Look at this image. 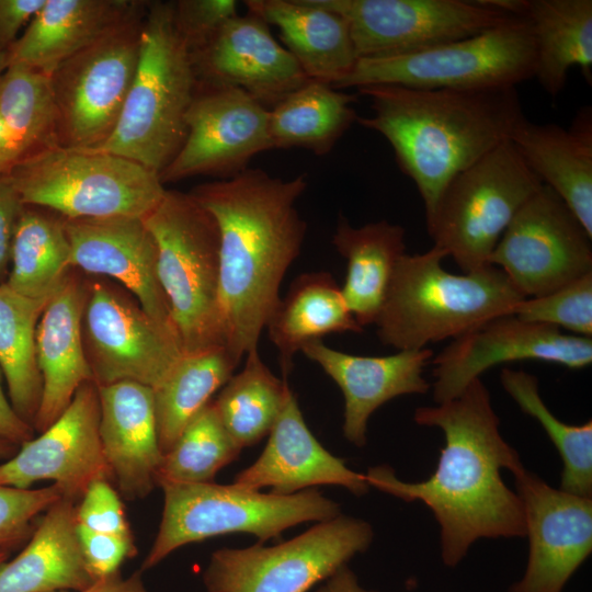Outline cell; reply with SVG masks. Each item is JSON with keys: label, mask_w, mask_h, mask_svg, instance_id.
<instances>
[{"label": "cell", "mask_w": 592, "mask_h": 592, "mask_svg": "<svg viewBox=\"0 0 592 592\" xmlns=\"http://www.w3.org/2000/svg\"><path fill=\"white\" fill-rule=\"evenodd\" d=\"M413 420L444 433L435 470L425 480L408 482L387 465L374 466L364 474L369 487L432 511L447 567L457 566L480 538L525 537L522 501L501 477L502 469L513 473L523 464L500 433L482 380H473L453 399L417 408Z\"/></svg>", "instance_id": "1"}, {"label": "cell", "mask_w": 592, "mask_h": 592, "mask_svg": "<svg viewBox=\"0 0 592 592\" xmlns=\"http://www.w3.org/2000/svg\"><path fill=\"white\" fill-rule=\"evenodd\" d=\"M307 186L306 173L286 180L247 168L190 192L218 225L226 348L238 363L258 349L282 280L300 252L307 224L296 203Z\"/></svg>", "instance_id": "2"}, {"label": "cell", "mask_w": 592, "mask_h": 592, "mask_svg": "<svg viewBox=\"0 0 592 592\" xmlns=\"http://www.w3.org/2000/svg\"><path fill=\"white\" fill-rule=\"evenodd\" d=\"M369 99L363 127L391 146L400 170L415 184L425 218L448 183L509 139L524 116L516 87L420 89L373 84L357 89Z\"/></svg>", "instance_id": "3"}, {"label": "cell", "mask_w": 592, "mask_h": 592, "mask_svg": "<svg viewBox=\"0 0 592 592\" xmlns=\"http://www.w3.org/2000/svg\"><path fill=\"white\" fill-rule=\"evenodd\" d=\"M446 257L432 247L400 258L374 322L384 344L421 350L455 339L489 319L513 314L525 298L499 267L490 264L453 274L442 265Z\"/></svg>", "instance_id": "4"}, {"label": "cell", "mask_w": 592, "mask_h": 592, "mask_svg": "<svg viewBox=\"0 0 592 592\" xmlns=\"http://www.w3.org/2000/svg\"><path fill=\"white\" fill-rule=\"evenodd\" d=\"M198 80L190 47L179 33L173 2L147 7L136 73L118 122L100 150L160 174L186 137V113Z\"/></svg>", "instance_id": "5"}, {"label": "cell", "mask_w": 592, "mask_h": 592, "mask_svg": "<svg viewBox=\"0 0 592 592\" xmlns=\"http://www.w3.org/2000/svg\"><path fill=\"white\" fill-rule=\"evenodd\" d=\"M143 219L157 243L159 281L183 354L226 346L215 218L190 193L167 190Z\"/></svg>", "instance_id": "6"}, {"label": "cell", "mask_w": 592, "mask_h": 592, "mask_svg": "<svg viewBox=\"0 0 592 592\" xmlns=\"http://www.w3.org/2000/svg\"><path fill=\"white\" fill-rule=\"evenodd\" d=\"M24 205L64 218H144L163 198L157 172L127 158L93 149L54 146L7 174Z\"/></svg>", "instance_id": "7"}, {"label": "cell", "mask_w": 592, "mask_h": 592, "mask_svg": "<svg viewBox=\"0 0 592 592\" xmlns=\"http://www.w3.org/2000/svg\"><path fill=\"white\" fill-rule=\"evenodd\" d=\"M160 487L164 497L162 517L141 571L157 566L186 544L232 533L253 534L263 544L297 524L325 522L341 514L337 502L312 488L278 496L234 483H163Z\"/></svg>", "instance_id": "8"}, {"label": "cell", "mask_w": 592, "mask_h": 592, "mask_svg": "<svg viewBox=\"0 0 592 592\" xmlns=\"http://www.w3.org/2000/svg\"><path fill=\"white\" fill-rule=\"evenodd\" d=\"M542 185L511 141L501 143L445 187L425 218L433 247L464 273L490 265L514 215Z\"/></svg>", "instance_id": "9"}, {"label": "cell", "mask_w": 592, "mask_h": 592, "mask_svg": "<svg viewBox=\"0 0 592 592\" xmlns=\"http://www.w3.org/2000/svg\"><path fill=\"white\" fill-rule=\"evenodd\" d=\"M535 42L525 16L476 35L420 52L357 59L332 87L373 84L420 89H479L512 86L534 78Z\"/></svg>", "instance_id": "10"}, {"label": "cell", "mask_w": 592, "mask_h": 592, "mask_svg": "<svg viewBox=\"0 0 592 592\" xmlns=\"http://www.w3.org/2000/svg\"><path fill=\"white\" fill-rule=\"evenodd\" d=\"M362 519L338 515L274 546L215 550L203 574L207 592H307L371 546Z\"/></svg>", "instance_id": "11"}, {"label": "cell", "mask_w": 592, "mask_h": 592, "mask_svg": "<svg viewBox=\"0 0 592 592\" xmlns=\"http://www.w3.org/2000/svg\"><path fill=\"white\" fill-rule=\"evenodd\" d=\"M145 14L81 49L48 75L58 146L96 149L113 133L136 73Z\"/></svg>", "instance_id": "12"}, {"label": "cell", "mask_w": 592, "mask_h": 592, "mask_svg": "<svg viewBox=\"0 0 592 592\" xmlns=\"http://www.w3.org/2000/svg\"><path fill=\"white\" fill-rule=\"evenodd\" d=\"M348 22L357 58L420 52L519 16L490 0H316Z\"/></svg>", "instance_id": "13"}, {"label": "cell", "mask_w": 592, "mask_h": 592, "mask_svg": "<svg viewBox=\"0 0 592 592\" xmlns=\"http://www.w3.org/2000/svg\"><path fill=\"white\" fill-rule=\"evenodd\" d=\"M82 339L98 386L132 380L153 389L183 355L173 333L130 293L104 278H88Z\"/></svg>", "instance_id": "14"}, {"label": "cell", "mask_w": 592, "mask_h": 592, "mask_svg": "<svg viewBox=\"0 0 592 592\" xmlns=\"http://www.w3.org/2000/svg\"><path fill=\"white\" fill-rule=\"evenodd\" d=\"M590 236L546 185L517 210L496 246L490 264L525 298L538 297L592 272Z\"/></svg>", "instance_id": "15"}, {"label": "cell", "mask_w": 592, "mask_h": 592, "mask_svg": "<svg viewBox=\"0 0 592 592\" xmlns=\"http://www.w3.org/2000/svg\"><path fill=\"white\" fill-rule=\"evenodd\" d=\"M185 123L182 147L159 174L162 183L198 174L228 179L273 148L269 110L238 88L198 83Z\"/></svg>", "instance_id": "16"}, {"label": "cell", "mask_w": 592, "mask_h": 592, "mask_svg": "<svg viewBox=\"0 0 592 592\" xmlns=\"http://www.w3.org/2000/svg\"><path fill=\"white\" fill-rule=\"evenodd\" d=\"M432 358L433 398L440 403L457 397L473 380L499 364L531 360L569 369L584 368L592 363V339L511 314L489 319L453 339Z\"/></svg>", "instance_id": "17"}, {"label": "cell", "mask_w": 592, "mask_h": 592, "mask_svg": "<svg viewBox=\"0 0 592 592\" xmlns=\"http://www.w3.org/2000/svg\"><path fill=\"white\" fill-rule=\"evenodd\" d=\"M512 474L530 548L508 592H561L592 551V498L553 488L524 466Z\"/></svg>", "instance_id": "18"}, {"label": "cell", "mask_w": 592, "mask_h": 592, "mask_svg": "<svg viewBox=\"0 0 592 592\" xmlns=\"http://www.w3.org/2000/svg\"><path fill=\"white\" fill-rule=\"evenodd\" d=\"M99 425L98 386L87 382L53 424L0 465V485L29 489L48 479L60 487L64 498L78 502L93 481L112 480Z\"/></svg>", "instance_id": "19"}, {"label": "cell", "mask_w": 592, "mask_h": 592, "mask_svg": "<svg viewBox=\"0 0 592 592\" xmlns=\"http://www.w3.org/2000/svg\"><path fill=\"white\" fill-rule=\"evenodd\" d=\"M62 220L71 267L116 280L148 316L178 338L159 281L157 243L144 219L113 216Z\"/></svg>", "instance_id": "20"}, {"label": "cell", "mask_w": 592, "mask_h": 592, "mask_svg": "<svg viewBox=\"0 0 592 592\" xmlns=\"http://www.w3.org/2000/svg\"><path fill=\"white\" fill-rule=\"evenodd\" d=\"M191 55L200 84L241 89L267 110L310 80L269 24L250 12L229 20Z\"/></svg>", "instance_id": "21"}, {"label": "cell", "mask_w": 592, "mask_h": 592, "mask_svg": "<svg viewBox=\"0 0 592 592\" xmlns=\"http://www.w3.org/2000/svg\"><path fill=\"white\" fill-rule=\"evenodd\" d=\"M234 485L254 491L270 487L271 493L278 496L320 485L341 486L355 496H363L371 488L364 474L350 469L318 442L291 389L262 454L236 475Z\"/></svg>", "instance_id": "22"}, {"label": "cell", "mask_w": 592, "mask_h": 592, "mask_svg": "<svg viewBox=\"0 0 592 592\" xmlns=\"http://www.w3.org/2000/svg\"><path fill=\"white\" fill-rule=\"evenodd\" d=\"M332 378L344 397L343 434L357 447L366 444L369 417L389 400L431 388L424 367L433 351L401 350L386 356H361L333 350L321 340L300 350Z\"/></svg>", "instance_id": "23"}, {"label": "cell", "mask_w": 592, "mask_h": 592, "mask_svg": "<svg viewBox=\"0 0 592 592\" xmlns=\"http://www.w3.org/2000/svg\"><path fill=\"white\" fill-rule=\"evenodd\" d=\"M88 278L71 269L50 296L36 327L35 355L43 380L34 430L45 431L71 402L77 389L94 382L82 339Z\"/></svg>", "instance_id": "24"}, {"label": "cell", "mask_w": 592, "mask_h": 592, "mask_svg": "<svg viewBox=\"0 0 592 592\" xmlns=\"http://www.w3.org/2000/svg\"><path fill=\"white\" fill-rule=\"evenodd\" d=\"M98 391L99 433L112 480L126 499H144L157 486L163 458L152 388L122 380L98 386Z\"/></svg>", "instance_id": "25"}, {"label": "cell", "mask_w": 592, "mask_h": 592, "mask_svg": "<svg viewBox=\"0 0 592 592\" xmlns=\"http://www.w3.org/2000/svg\"><path fill=\"white\" fill-rule=\"evenodd\" d=\"M135 0H45L8 52V65L49 75L59 64L123 25L143 16Z\"/></svg>", "instance_id": "26"}, {"label": "cell", "mask_w": 592, "mask_h": 592, "mask_svg": "<svg viewBox=\"0 0 592 592\" xmlns=\"http://www.w3.org/2000/svg\"><path fill=\"white\" fill-rule=\"evenodd\" d=\"M509 140L526 166L592 236V121L580 113L571 127L537 124L524 116Z\"/></svg>", "instance_id": "27"}, {"label": "cell", "mask_w": 592, "mask_h": 592, "mask_svg": "<svg viewBox=\"0 0 592 592\" xmlns=\"http://www.w3.org/2000/svg\"><path fill=\"white\" fill-rule=\"evenodd\" d=\"M248 12L276 26L283 46L310 80L330 86L357 61L348 22L316 0H247Z\"/></svg>", "instance_id": "28"}, {"label": "cell", "mask_w": 592, "mask_h": 592, "mask_svg": "<svg viewBox=\"0 0 592 592\" xmlns=\"http://www.w3.org/2000/svg\"><path fill=\"white\" fill-rule=\"evenodd\" d=\"M76 506L62 497L45 511L25 548L0 563V592L82 591L95 582L81 554Z\"/></svg>", "instance_id": "29"}, {"label": "cell", "mask_w": 592, "mask_h": 592, "mask_svg": "<svg viewBox=\"0 0 592 592\" xmlns=\"http://www.w3.org/2000/svg\"><path fill=\"white\" fill-rule=\"evenodd\" d=\"M406 230L387 220L355 228L340 216L332 237L337 251L346 260L341 292L357 323L375 322L392 274L406 253Z\"/></svg>", "instance_id": "30"}, {"label": "cell", "mask_w": 592, "mask_h": 592, "mask_svg": "<svg viewBox=\"0 0 592 592\" xmlns=\"http://www.w3.org/2000/svg\"><path fill=\"white\" fill-rule=\"evenodd\" d=\"M265 328L278 351L284 378L293 367L294 355L305 344L330 333L363 331L348 308L341 287L323 271L298 275L277 301Z\"/></svg>", "instance_id": "31"}, {"label": "cell", "mask_w": 592, "mask_h": 592, "mask_svg": "<svg viewBox=\"0 0 592 592\" xmlns=\"http://www.w3.org/2000/svg\"><path fill=\"white\" fill-rule=\"evenodd\" d=\"M523 15L528 20L535 42V72L542 88L558 95L568 71L579 67L592 78V1L524 0Z\"/></svg>", "instance_id": "32"}, {"label": "cell", "mask_w": 592, "mask_h": 592, "mask_svg": "<svg viewBox=\"0 0 592 592\" xmlns=\"http://www.w3.org/2000/svg\"><path fill=\"white\" fill-rule=\"evenodd\" d=\"M355 94L309 80L269 110L273 148H304L327 155L356 122Z\"/></svg>", "instance_id": "33"}, {"label": "cell", "mask_w": 592, "mask_h": 592, "mask_svg": "<svg viewBox=\"0 0 592 592\" xmlns=\"http://www.w3.org/2000/svg\"><path fill=\"white\" fill-rule=\"evenodd\" d=\"M239 363L226 346L183 354L152 389L157 432L168 453L190 421L232 376Z\"/></svg>", "instance_id": "34"}, {"label": "cell", "mask_w": 592, "mask_h": 592, "mask_svg": "<svg viewBox=\"0 0 592 592\" xmlns=\"http://www.w3.org/2000/svg\"><path fill=\"white\" fill-rule=\"evenodd\" d=\"M71 269L62 217L24 205L13 234L5 285L27 298L49 299Z\"/></svg>", "instance_id": "35"}, {"label": "cell", "mask_w": 592, "mask_h": 592, "mask_svg": "<svg viewBox=\"0 0 592 592\" xmlns=\"http://www.w3.org/2000/svg\"><path fill=\"white\" fill-rule=\"evenodd\" d=\"M0 121L9 172L27 157L58 146L48 76L25 66L8 65L0 75Z\"/></svg>", "instance_id": "36"}, {"label": "cell", "mask_w": 592, "mask_h": 592, "mask_svg": "<svg viewBox=\"0 0 592 592\" xmlns=\"http://www.w3.org/2000/svg\"><path fill=\"white\" fill-rule=\"evenodd\" d=\"M48 300L27 298L13 292L5 283L0 285V368L13 409L32 426L43 390L35 355V334Z\"/></svg>", "instance_id": "37"}, {"label": "cell", "mask_w": 592, "mask_h": 592, "mask_svg": "<svg viewBox=\"0 0 592 592\" xmlns=\"http://www.w3.org/2000/svg\"><path fill=\"white\" fill-rule=\"evenodd\" d=\"M243 369L224 385L214 401L226 431L242 449L269 435L285 403L289 387L249 351Z\"/></svg>", "instance_id": "38"}, {"label": "cell", "mask_w": 592, "mask_h": 592, "mask_svg": "<svg viewBox=\"0 0 592 592\" xmlns=\"http://www.w3.org/2000/svg\"><path fill=\"white\" fill-rule=\"evenodd\" d=\"M500 382L521 410L539 422L557 448L562 462L559 489L592 498V421L572 425L559 420L542 399L536 376L527 372L504 367Z\"/></svg>", "instance_id": "39"}, {"label": "cell", "mask_w": 592, "mask_h": 592, "mask_svg": "<svg viewBox=\"0 0 592 592\" xmlns=\"http://www.w3.org/2000/svg\"><path fill=\"white\" fill-rule=\"evenodd\" d=\"M240 452L221 423L214 401H209L163 455L156 483L160 487L213 482L217 473L237 459Z\"/></svg>", "instance_id": "40"}, {"label": "cell", "mask_w": 592, "mask_h": 592, "mask_svg": "<svg viewBox=\"0 0 592 592\" xmlns=\"http://www.w3.org/2000/svg\"><path fill=\"white\" fill-rule=\"evenodd\" d=\"M513 315L570 334L592 335V272L538 297L521 300Z\"/></svg>", "instance_id": "41"}, {"label": "cell", "mask_w": 592, "mask_h": 592, "mask_svg": "<svg viewBox=\"0 0 592 592\" xmlns=\"http://www.w3.org/2000/svg\"><path fill=\"white\" fill-rule=\"evenodd\" d=\"M62 497L56 483L35 490L0 485V549L9 551L32 536L35 517Z\"/></svg>", "instance_id": "42"}, {"label": "cell", "mask_w": 592, "mask_h": 592, "mask_svg": "<svg viewBox=\"0 0 592 592\" xmlns=\"http://www.w3.org/2000/svg\"><path fill=\"white\" fill-rule=\"evenodd\" d=\"M175 26L190 50L205 45L229 20L238 15L234 0H180L173 2Z\"/></svg>", "instance_id": "43"}, {"label": "cell", "mask_w": 592, "mask_h": 592, "mask_svg": "<svg viewBox=\"0 0 592 592\" xmlns=\"http://www.w3.org/2000/svg\"><path fill=\"white\" fill-rule=\"evenodd\" d=\"M111 480L93 481L76 506L77 524L93 532L133 536L124 506Z\"/></svg>", "instance_id": "44"}, {"label": "cell", "mask_w": 592, "mask_h": 592, "mask_svg": "<svg viewBox=\"0 0 592 592\" xmlns=\"http://www.w3.org/2000/svg\"><path fill=\"white\" fill-rule=\"evenodd\" d=\"M77 534L87 569L95 581L119 572L122 563L137 554L133 536L93 532L78 524Z\"/></svg>", "instance_id": "45"}, {"label": "cell", "mask_w": 592, "mask_h": 592, "mask_svg": "<svg viewBox=\"0 0 592 592\" xmlns=\"http://www.w3.org/2000/svg\"><path fill=\"white\" fill-rule=\"evenodd\" d=\"M23 207L10 178L0 174V285L9 275L13 234Z\"/></svg>", "instance_id": "46"}, {"label": "cell", "mask_w": 592, "mask_h": 592, "mask_svg": "<svg viewBox=\"0 0 592 592\" xmlns=\"http://www.w3.org/2000/svg\"><path fill=\"white\" fill-rule=\"evenodd\" d=\"M45 0H0V52L7 53Z\"/></svg>", "instance_id": "47"}, {"label": "cell", "mask_w": 592, "mask_h": 592, "mask_svg": "<svg viewBox=\"0 0 592 592\" xmlns=\"http://www.w3.org/2000/svg\"><path fill=\"white\" fill-rule=\"evenodd\" d=\"M2 371L0 368V439L7 440L18 446L34 437L33 426L24 421L8 401L2 386Z\"/></svg>", "instance_id": "48"}, {"label": "cell", "mask_w": 592, "mask_h": 592, "mask_svg": "<svg viewBox=\"0 0 592 592\" xmlns=\"http://www.w3.org/2000/svg\"><path fill=\"white\" fill-rule=\"evenodd\" d=\"M52 592H149L141 579V571L134 572L124 578L121 572L95 581L82 591H52Z\"/></svg>", "instance_id": "49"}, {"label": "cell", "mask_w": 592, "mask_h": 592, "mask_svg": "<svg viewBox=\"0 0 592 592\" xmlns=\"http://www.w3.org/2000/svg\"><path fill=\"white\" fill-rule=\"evenodd\" d=\"M325 581V584L316 592H376L364 589L348 565L341 567Z\"/></svg>", "instance_id": "50"}, {"label": "cell", "mask_w": 592, "mask_h": 592, "mask_svg": "<svg viewBox=\"0 0 592 592\" xmlns=\"http://www.w3.org/2000/svg\"><path fill=\"white\" fill-rule=\"evenodd\" d=\"M9 173V164L7 158V141L3 127L0 121V174Z\"/></svg>", "instance_id": "51"}, {"label": "cell", "mask_w": 592, "mask_h": 592, "mask_svg": "<svg viewBox=\"0 0 592 592\" xmlns=\"http://www.w3.org/2000/svg\"><path fill=\"white\" fill-rule=\"evenodd\" d=\"M19 447L20 446L7 440L0 439V459H3V458L10 459L16 454Z\"/></svg>", "instance_id": "52"}, {"label": "cell", "mask_w": 592, "mask_h": 592, "mask_svg": "<svg viewBox=\"0 0 592 592\" xmlns=\"http://www.w3.org/2000/svg\"><path fill=\"white\" fill-rule=\"evenodd\" d=\"M8 66V54L0 52V75L4 71Z\"/></svg>", "instance_id": "53"}, {"label": "cell", "mask_w": 592, "mask_h": 592, "mask_svg": "<svg viewBox=\"0 0 592 592\" xmlns=\"http://www.w3.org/2000/svg\"><path fill=\"white\" fill-rule=\"evenodd\" d=\"M8 556H9L8 550L0 549V563L5 561L8 559Z\"/></svg>", "instance_id": "54"}]
</instances>
